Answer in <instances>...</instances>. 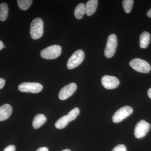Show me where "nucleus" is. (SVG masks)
<instances>
[{"label":"nucleus","instance_id":"1","mask_svg":"<svg viewBox=\"0 0 151 151\" xmlns=\"http://www.w3.org/2000/svg\"><path fill=\"white\" fill-rule=\"evenodd\" d=\"M43 28V22L42 19L36 18L32 21L30 27V33L33 39H38L42 37Z\"/></svg>","mask_w":151,"mask_h":151},{"label":"nucleus","instance_id":"2","mask_svg":"<svg viewBox=\"0 0 151 151\" xmlns=\"http://www.w3.org/2000/svg\"><path fill=\"white\" fill-rule=\"evenodd\" d=\"M129 65L134 70L142 73H148L151 70V65L145 60L140 58H134L130 61Z\"/></svg>","mask_w":151,"mask_h":151},{"label":"nucleus","instance_id":"3","mask_svg":"<svg viewBox=\"0 0 151 151\" xmlns=\"http://www.w3.org/2000/svg\"><path fill=\"white\" fill-rule=\"evenodd\" d=\"M61 53V47L55 45L49 46L42 50L41 52L40 55L44 59H53L58 57Z\"/></svg>","mask_w":151,"mask_h":151},{"label":"nucleus","instance_id":"4","mask_svg":"<svg viewBox=\"0 0 151 151\" xmlns=\"http://www.w3.org/2000/svg\"><path fill=\"white\" fill-rule=\"evenodd\" d=\"M84 58V52L82 50H78L72 55L68 60L67 67L72 69L77 67L83 62Z\"/></svg>","mask_w":151,"mask_h":151},{"label":"nucleus","instance_id":"5","mask_svg":"<svg viewBox=\"0 0 151 151\" xmlns=\"http://www.w3.org/2000/svg\"><path fill=\"white\" fill-rule=\"evenodd\" d=\"M118 45V41L116 35L111 34L109 36L107 40L104 54L107 58H111L116 52Z\"/></svg>","mask_w":151,"mask_h":151},{"label":"nucleus","instance_id":"6","mask_svg":"<svg viewBox=\"0 0 151 151\" xmlns=\"http://www.w3.org/2000/svg\"><path fill=\"white\" fill-rule=\"evenodd\" d=\"M43 88L41 84L37 82H24L19 85L18 89L20 92L37 93Z\"/></svg>","mask_w":151,"mask_h":151},{"label":"nucleus","instance_id":"7","mask_svg":"<svg viewBox=\"0 0 151 151\" xmlns=\"http://www.w3.org/2000/svg\"><path fill=\"white\" fill-rule=\"evenodd\" d=\"M133 112V109L130 106H125L122 107L114 113L112 118L113 122L115 123H119L129 117Z\"/></svg>","mask_w":151,"mask_h":151},{"label":"nucleus","instance_id":"8","mask_svg":"<svg viewBox=\"0 0 151 151\" xmlns=\"http://www.w3.org/2000/svg\"><path fill=\"white\" fill-rule=\"evenodd\" d=\"M151 125L145 120H142L138 122L134 129L135 137L138 139H140L145 137L150 131Z\"/></svg>","mask_w":151,"mask_h":151},{"label":"nucleus","instance_id":"9","mask_svg":"<svg viewBox=\"0 0 151 151\" xmlns=\"http://www.w3.org/2000/svg\"><path fill=\"white\" fill-rule=\"evenodd\" d=\"M102 85L106 89H112L118 87L120 84L119 79L114 76H104L101 79Z\"/></svg>","mask_w":151,"mask_h":151},{"label":"nucleus","instance_id":"10","mask_svg":"<svg viewBox=\"0 0 151 151\" xmlns=\"http://www.w3.org/2000/svg\"><path fill=\"white\" fill-rule=\"evenodd\" d=\"M77 89V85L74 83H71L68 84L62 88L60 91L59 95V99L61 100H65L75 92Z\"/></svg>","mask_w":151,"mask_h":151},{"label":"nucleus","instance_id":"11","mask_svg":"<svg viewBox=\"0 0 151 151\" xmlns=\"http://www.w3.org/2000/svg\"><path fill=\"white\" fill-rule=\"evenodd\" d=\"M12 113V108L10 105L6 104L0 107V121L8 119Z\"/></svg>","mask_w":151,"mask_h":151},{"label":"nucleus","instance_id":"12","mask_svg":"<svg viewBox=\"0 0 151 151\" xmlns=\"http://www.w3.org/2000/svg\"><path fill=\"white\" fill-rule=\"evenodd\" d=\"M97 0H89L85 5L86 14L88 16H91L95 12L98 6Z\"/></svg>","mask_w":151,"mask_h":151},{"label":"nucleus","instance_id":"13","mask_svg":"<svg viewBox=\"0 0 151 151\" xmlns=\"http://www.w3.org/2000/svg\"><path fill=\"white\" fill-rule=\"evenodd\" d=\"M151 35L150 33L145 31L140 36V47L142 48H146L150 41Z\"/></svg>","mask_w":151,"mask_h":151},{"label":"nucleus","instance_id":"14","mask_svg":"<svg viewBox=\"0 0 151 151\" xmlns=\"http://www.w3.org/2000/svg\"><path fill=\"white\" fill-rule=\"evenodd\" d=\"M46 120V117L45 115L42 114H38L35 117L33 120V127L34 129H38L45 123Z\"/></svg>","mask_w":151,"mask_h":151},{"label":"nucleus","instance_id":"15","mask_svg":"<svg viewBox=\"0 0 151 151\" xmlns=\"http://www.w3.org/2000/svg\"><path fill=\"white\" fill-rule=\"evenodd\" d=\"M86 13L85 5L83 3L78 4L74 10V16L77 19H81Z\"/></svg>","mask_w":151,"mask_h":151},{"label":"nucleus","instance_id":"16","mask_svg":"<svg viewBox=\"0 0 151 151\" xmlns=\"http://www.w3.org/2000/svg\"><path fill=\"white\" fill-rule=\"evenodd\" d=\"M8 6L5 3L0 4V20L4 21L6 19L8 14Z\"/></svg>","mask_w":151,"mask_h":151},{"label":"nucleus","instance_id":"17","mask_svg":"<svg viewBox=\"0 0 151 151\" xmlns=\"http://www.w3.org/2000/svg\"><path fill=\"white\" fill-rule=\"evenodd\" d=\"M70 122L67 115L62 116L58 119L55 124V126L58 129H63L65 128Z\"/></svg>","mask_w":151,"mask_h":151},{"label":"nucleus","instance_id":"18","mask_svg":"<svg viewBox=\"0 0 151 151\" xmlns=\"http://www.w3.org/2000/svg\"><path fill=\"white\" fill-rule=\"evenodd\" d=\"M32 0H18L17 1L19 8L22 10L26 11L29 8L32 4Z\"/></svg>","mask_w":151,"mask_h":151},{"label":"nucleus","instance_id":"19","mask_svg":"<svg viewBox=\"0 0 151 151\" xmlns=\"http://www.w3.org/2000/svg\"><path fill=\"white\" fill-rule=\"evenodd\" d=\"M134 1L133 0H124L122 2L123 7L126 13H129L132 11Z\"/></svg>","mask_w":151,"mask_h":151},{"label":"nucleus","instance_id":"20","mask_svg":"<svg viewBox=\"0 0 151 151\" xmlns=\"http://www.w3.org/2000/svg\"><path fill=\"white\" fill-rule=\"evenodd\" d=\"M79 113L80 111L79 108H73V110L70 111L67 115L70 122L75 120L77 116L79 115Z\"/></svg>","mask_w":151,"mask_h":151},{"label":"nucleus","instance_id":"21","mask_svg":"<svg viewBox=\"0 0 151 151\" xmlns=\"http://www.w3.org/2000/svg\"><path fill=\"white\" fill-rule=\"evenodd\" d=\"M112 151H127L126 146L124 145H119L113 148Z\"/></svg>","mask_w":151,"mask_h":151},{"label":"nucleus","instance_id":"22","mask_svg":"<svg viewBox=\"0 0 151 151\" xmlns=\"http://www.w3.org/2000/svg\"><path fill=\"white\" fill-rule=\"evenodd\" d=\"M16 150L15 146L14 145H9L4 150V151H15Z\"/></svg>","mask_w":151,"mask_h":151},{"label":"nucleus","instance_id":"23","mask_svg":"<svg viewBox=\"0 0 151 151\" xmlns=\"http://www.w3.org/2000/svg\"><path fill=\"white\" fill-rule=\"evenodd\" d=\"M5 84V80L2 78H0V89H2Z\"/></svg>","mask_w":151,"mask_h":151},{"label":"nucleus","instance_id":"24","mask_svg":"<svg viewBox=\"0 0 151 151\" xmlns=\"http://www.w3.org/2000/svg\"><path fill=\"white\" fill-rule=\"evenodd\" d=\"M36 151H48V149L46 147H42L39 148Z\"/></svg>","mask_w":151,"mask_h":151},{"label":"nucleus","instance_id":"25","mask_svg":"<svg viewBox=\"0 0 151 151\" xmlns=\"http://www.w3.org/2000/svg\"><path fill=\"white\" fill-rule=\"evenodd\" d=\"M147 94L149 97L151 99V88H150L148 90Z\"/></svg>","mask_w":151,"mask_h":151},{"label":"nucleus","instance_id":"26","mask_svg":"<svg viewBox=\"0 0 151 151\" xmlns=\"http://www.w3.org/2000/svg\"><path fill=\"white\" fill-rule=\"evenodd\" d=\"M4 44H3L2 42L0 40V50H1L4 48Z\"/></svg>","mask_w":151,"mask_h":151},{"label":"nucleus","instance_id":"27","mask_svg":"<svg viewBox=\"0 0 151 151\" xmlns=\"http://www.w3.org/2000/svg\"><path fill=\"white\" fill-rule=\"evenodd\" d=\"M147 15L149 17L151 18V8L148 11L147 13Z\"/></svg>","mask_w":151,"mask_h":151},{"label":"nucleus","instance_id":"28","mask_svg":"<svg viewBox=\"0 0 151 151\" xmlns=\"http://www.w3.org/2000/svg\"><path fill=\"white\" fill-rule=\"evenodd\" d=\"M62 151H70V150L69 149H65V150H63Z\"/></svg>","mask_w":151,"mask_h":151},{"label":"nucleus","instance_id":"29","mask_svg":"<svg viewBox=\"0 0 151 151\" xmlns=\"http://www.w3.org/2000/svg\"><path fill=\"white\" fill-rule=\"evenodd\" d=\"M4 47H5V46H4Z\"/></svg>","mask_w":151,"mask_h":151}]
</instances>
